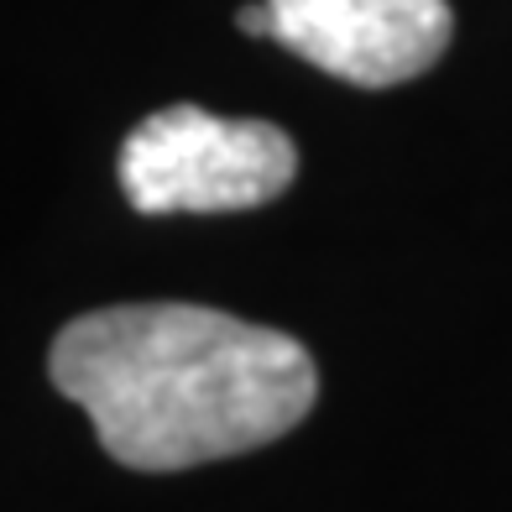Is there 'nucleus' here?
<instances>
[{"mask_svg": "<svg viewBox=\"0 0 512 512\" xmlns=\"http://www.w3.org/2000/svg\"><path fill=\"white\" fill-rule=\"evenodd\" d=\"M48 377L131 471H189L283 439L319 398L314 356L283 330L204 304H115L63 324Z\"/></svg>", "mask_w": 512, "mask_h": 512, "instance_id": "nucleus-1", "label": "nucleus"}, {"mask_svg": "<svg viewBox=\"0 0 512 512\" xmlns=\"http://www.w3.org/2000/svg\"><path fill=\"white\" fill-rule=\"evenodd\" d=\"M298 173V147L272 121H230L199 105L147 115L121 147L136 215H230L272 204Z\"/></svg>", "mask_w": 512, "mask_h": 512, "instance_id": "nucleus-2", "label": "nucleus"}, {"mask_svg": "<svg viewBox=\"0 0 512 512\" xmlns=\"http://www.w3.org/2000/svg\"><path fill=\"white\" fill-rule=\"evenodd\" d=\"M272 42L345 84H408L445 58L455 16L445 0H267Z\"/></svg>", "mask_w": 512, "mask_h": 512, "instance_id": "nucleus-3", "label": "nucleus"}, {"mask_svg": "<svg viewBox=\"0 0 512 512\" xmlns=\"http://www.w3.org/2000/svg\"><path fill=\"white\" fill-rule=\"evenodd\" d=\"M241 32H251V37H272V6L262 0V6H241Z\"/></svg>", "mask_w": 512, "mask_h": 512, "instance_id": "nucleus-4", "label": "nucleus"}]
</instances>
